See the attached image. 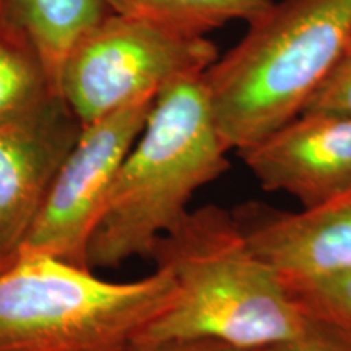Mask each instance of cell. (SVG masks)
<instances>
[{
    "label": "cell",
    "mask_w": 351,
    "mask_h": 351,
    "mask_svg": "<svg viewBox=\"0 0 351 351\" xmlns=\"http://www.w3.org/2000/svg\"><path fill=\"white\" fill-rule=\"evenodd\" d=\"M302 114L351 117V36L326 80L307 101Z\"/></svg>",
    "instance_id": "obj_14"
},
{
    "label": "cell",
    "mask_w": 351,
    "mask_h": 351,
    "mask_svg": "<svg viewBox=\"0 0 351 351\" xmlns=\"http://www.w3.org/2000/svg\"><path fill=\"white\" fill-rule=\"evenodd\" d=\"M262 351H351V335L332 324L313 319L301 335Z\"/></svg>",
    "instance_id": "obj_15"
},
{
    "label": "cell",
    "mask_w": 351,
    "mask_h": 351,
    "mask_svg": "<svg viewBox=\"0 0 351 351\" xmlns=\"http://www.w3.org/2000/svg\"><path fill=\"white\" fill-rule=\"evenodd\" d=\"M232 217L252 251L283 278L351 269V191L300 212L249 202Z\"/></svg>",
    "instance_id": "obj_9"
},
{
    "label": "cell",
    "mask_w": 351,
    "mask_h": 351,
    "mask_svg": "<svg viewBox=\"0 0 351 351\" xmlns=\"http://www.w3.org/2000/svg\"><path fill=\"white\" fill-rule=\"evenodd\" d=\"M119 15L153 21L189 34L205 36L230 21L252 23L274 0H104Z\"/></svg>",
    "instance_id": "obj_12"
},
{
    "label": "cell",
    "mask_w": 351,
    "mask_h": 351,
    "mask_svg": "<svg viewBox=\"0 0 351 351\" xmlns=\"http://www.w3.org/2000/svg\"><path fill=\"white\" fill-rule=\"evenodd\" d=\"M285 282L309 317L351 335V269L309 278H285Z\"/></svg>",
    "instance_id": "obj_13"
},
{
    "label": "cell",
    "mask_w": 351,
    "mask_h": 351,
    "mask_svg": "<svg viewBox=\"0 0 351 351\" xmlns=\"http://www.w3.org/2000/svg\"><path fill=\"white\" fill-rule=\"evenodd\" d=\"M351 36V0H283L205 70L219 138L238 153L301 116Z\"/></svg>",
    "instance_id": "obj_3"
},
{
    "label": "cell",
    "mask_w": 351,
    "mask_h": 351,
    "mask_svg": "<svg viewBox=\"0 0 351 351\" xmlns=\"http://www.w3.org/2000/svg\"><path fill=\"white\" fill-rule=\"evenodd\" d=\"M150 258L169 271L178 295L137 339H213L262 350L301 335L313 320L252 251L232 212L217 205L189 210Z\"/></svg>",
    "instance_id": "obj_1"
},
{
    "label": "cell",
    "mask_w": 351,
    "mask_h": 351,
    "mask_svg": "<svg viewBox=\"0 0 351 351\" xmlns=\"http://www.w3.org/2000/svg\"><path fill=\"white\" fill-rule=\"evenodd\" d=\"M59 95L34 44L0 19V127L29 117Z\"/></svg>",
    "instance_id": "obj_11"
},
{
    "label": "cell",
    "mask_w": 351,
    "mask_h": 351,
    "mask_svg": "<svg viewBox=\"0 0 351 351\" xmlns=\"http://www.w3.org/2000/svg\"><path fill=\"white\" fill-rule=\"evenodd\" d=\"M109 13L104 0H0V19L34 44L57 90L70 49Z\"/></svg>",
    "instance_id": "obj_10"
},
{
    "label": "cell",
    "mask_w": 351,
    "mask_h": 351,
    "mask_svg": "<svg viewBox=\"0 0 351 351\" xmlns=\"http://www.w3.org/2000/svg\"><path fill=\"white\" fill-rule=\"evenodd\" d=\"M153 101L137 99L82 127L15 258L49 256L90 269V239L117 171L147 124Z\"/></svg>",
    "instance_id": "obj_6"
},
{
    "label": "cell",
    "mask_w": 351,
    "mask_h": 351,
    "mask_svg": "<svg viewBox=\"0 0 351 351\" xmlns=\"http://www.w3.org/2000/svg\"><path fill=\"white\" fill-rule=\"evenodd\" d=\"M202 75L179 78L155 96L90 239L91 270L150 258L158 239L186 217L192 195L230 168Z\"/></svg>",
    "instance_id": "obj_2"
},
{
    "label": "cell",
    "mask_w": 351,
    "mask_h": 351,
    "mask_svg": "<svg viewBox=\"0 0 351 351\" xmlns=\"http://www.w3.org/2000/svg\"><path fill=\"white\" fill-rule=\"evenodd\" d=\"M124 351H262L247 350L213 339H166L148 340L135 339Z\"/></svg>",
    "instance_id": "obj_16"
},
{
    "label": "cell",
    "mask_w": 351,
    "mask_h": 351,
    "mask_svg": "<svg viewBox=\"0 0 351 351\" xmlns=\"http://www.w3.org/2000/svg\"><path fill=\"white\" fill-rule=\"evenodd\" d=\"M217 59V46L205 36L111 12L70 49L59 91L83 127L204 73Z\"/></svg>",
    "instance_id": "obj_5"
},
{
    "label": "cell",
    "mask_w": 351,
    "mask_h": 351,
    "mask_svg": "<svg viewBox=\"0 0 351 351\" xmlns=\"http://www.w3.org/2000/svg\"><path fill=\"white\" fill-rule=\"evenodd\" d=\"M82 124L62 96L0 127V269L15 258Z\"/></svg>",
    "instance_id": "obj_7"
},
{
    "label": "cell",
    "mask_w": 351,
    "mask_h": 351,
    "mask_svg": "<svg viewBox=\"0 0 351 351\" xmlns=\"http://www.w3.org/2000/svg\"><path fill=\"white\" fill-rule=\"evenodd\" d=\"M238 155L262 189L314 207L351 191V117L302 114Z\"/></svg>",
    "instance_id": "obj_8"
},
{
    "label": "cell",
    "mask_w": 351,
    "mask_h": 351,
    "mask_svg": "<svg viewBox=\"0 0 351 351\" xmlns=\"http://www.w3.org/2000/svg\"><path fill=\"white\" fill-rule=\"evenodd\" d=\"M178 295L169 271L108 282L49 256L0 269V351H124Z\"/></svg>",
    "instance_id": "obj_4"
}]
</instances>
